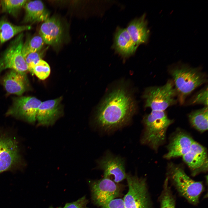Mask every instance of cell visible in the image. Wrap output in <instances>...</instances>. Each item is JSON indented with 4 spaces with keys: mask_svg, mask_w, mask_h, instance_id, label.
I'll return each instance as SVG.
<instances>
[{
    "mask_svg": "<svg viewBox=\"0 0 208 208\" xmlns=\"http://www.w3.org/2000/svg\"><path fill=\"white\" fill-rule=\"evenodd\" d=\"M135 110V103L131 95L125 89L117 88L100 106L96 116V122L105 131L114 130L127 124Z\"/></svg>",
    "mask_w": 208,
    "mask_h": 208,
    "instance_id": "6da1fadb",
    "label": "cell"
},
{
    "mask_svg": "<svg viewBox=\"0 0 208 208\" xmlns=\"http://www.w3.org/2000/svg\"><path fill=\"white\" fill-rule=\"evenodd\" d=\"M169 71L181 103L195 89L207 81L206 74L199 68L180 64L172 67Z\"/></svg>",
    "mask_w": 208,
    "mask_h": 208,
    "instance_id": "7a4b0ae2",
    "label": "cell"
},
{
    "mask_svg": "<svg viewBox=\"0 0 208 208\" xmlns=\"http://www.w3.org/2000/svg\"><path fill=\"white\" fill-rule=\"evenodd\" d=\"M173 121L164 111L152 110L143 118L144 128L142 143L157 151L165 142L167 130Z\"/></svg>",
    "mask_w": 208,
    "mask_h": 208,
    "instance_id": "3957f363",
    "label": "cell"
},
{
    "mask_svg": "<svg viewBox=\"0 0 208 208\" xmlns=\"http://www.w3.org/2000/svg\"><path fill=\"white\" fill-rule=\"evenodd\" d=\"M166 174L168 180L181 196L193 205L198 203L200 196L204 190L203 183L193 180L181 165L172 162L168 164Z\"/></svg>",
    "mask_w": 208,
    "mask_h": 208,
    "instance_id": "277c9868",
    "label": "cell"
},
{
    "mask_svg": "<svg viewBox=\"0 0 208 208\" xmlns=\"http://www.w3.org/2000/svg\"><path fill=\"white\" fill-rule=\"evenodd\" d=\"M177 96L173 82L172 80L169 79L163 86L147 88L143 97L145 107H149L153 110L164 111L176 103Z\"/></svg>",
    "mask_w": 208,
    "mask_h": 208,
    "instance_id": "5b68a950",
    "label": "cell"
},
{
    "mask_svg": "<svg viewBox=\"0 0 208 208\" xmlns=\"http://www.w3.org/2000/svg\"><path fill=\"white\" fill-rule=\"evenodd\" d=\"M128 192L123 199L125 208H152L145 178L127 174Z\"/></svg>",
    "mask_w": 208,
    "mask_h": 208,
    "instance_id": "8992f818",
    "label": "cell"
},
{
    "mask_svg": "<svg viewBox=\"0 0 208 208\" xmlns=\"http://www.w3.org/2000/svg\"><path fill=\"white\" fill-rule=\"evenodd\" d=\"M23 38V32L18 34L1 55L0 72L8 68L22 73L29 71L22 53Z\"/></svg>",
    "mask_w": 208,
    "mask_h": 208,
    "instance_id": "52a82bcc",
    "label": "cell"
},
{
    "mask_svg": "<svg viewBox=\"0 0 208 208\" xmlns=\"http://www.w3.org/2000/svg\"><path fill=\"white\" fill-rule=\"evenodd\" d=\"M91 187L93 202L96 205L101 207L120 196L123 188L119 183L104 177L93 181Z\"/></svg>",
    "mask_w": 208,
    "mask_h": 208,
    "instance_id": "ba28073f",
    "label": "cell"
},
{
    "mask_svg": "<svg viewBox=\"0 0 208 208\" xmlns=\"http://www.w3.org/2000/svg\"><path fill=\"white\" fill-rule=\"evenodd\" d=\"M42 102L35 97H17L14 99L12 106L6 114L34 123L36 120L37 113Z\"/></svg>",
    "mask_w": 208,
    "mask_h": 208,
    "instance_id": "9c48e42d",
    "label": "cell"
},
{
    "mask_svg": "<svg viewBox=\"0 0 208 208\" xmlns=\"http://www.w3.org/2000/svg\"><path fill=\"white\" fill-rule=\"evenodd\" d=\"M18 148L14 138L4 134L0 135V174L14 169L19 163Z\"/></svg>",
    "mask_w": 208,
    "mask_h": 208,
    "instance_id": "30bf717a",
    "label": "cell"
},
{
    "mask_svg": "<svg viewBox=\"0 0 208 208\" xmlns=\"http://www.w3.org/2000/svg\"><path fill=\"white\" fill-rule=\"evenodd\" d=\"M182 157L192 176L208 171L207 149L198 142L194 141L189 150Z\"/></svg>",
    "mask_w": 208,
    "mask_h": 208,
    "instance_id": "8fae6325",
    "label": "cell"
},
{
    "mask_svg": "<svg viewBox=\"0 0 208 208\" xmlns=\"http://www.w3.org/2000/svg\"><path fill=\"white\" fill-rule=\"evenodd\" d=\"M99 168L103 171V177L119 183L126 179L125 161L122 158L108 153L98 161Z\"/></svg>",
    "mask_w": 208,
    "mask_h": 208,
    "instance_id": "7c38bea8",
    "label": "cell"
},
{
    "mask_svg": "<svg viewBox=\"0 0 208 208\" xmlns=\"http://www.w3.org/2000/svg\"><path fill=\"white\" fill-rule=\"evenodd\" d=\"M194 141L187 132L182 129H177L170 137L166 147L167 152L164 155V158L169 159L182 157L189 150Z\"/></svg>",
    "mask_w": 208,
    "mask_h": 208,
    "instance_id": "4fadbf2b",
    "label": "cell"
},
{
    "mask_svg": "<svg viewBox=\"0 0 208 208\" xmlns=\"http://www.w3.org/2000/svg\"><path fill=\"white\" fill-rule=\"evenodd\" d=\"M62 97L42 102L37 112L36 120L39 125H53L62 112L61 104Z\"/></svg>",
    "mask_w": 208,
    "mask_h": 208,
    "instance_id": "5bb4252c",
    "label": "cell"
},
{
    "mask_svg": "<svg viewBox=\"0 0 208 208\" xmlns=\"http://www.w3.org/2000/svg\"><path fill=\"white\" fill-rule=\"evenodd\" d=\"M2 83L8 92L18 95L23 93L29 86L26 73H20L13 70L5 75Z\"/></svg>",
    "mask_w": 208,
    "mask_h": 208,
    "instance_id": "9a60e30c",
    "label": "cell"
},
{
    "mask_svg": "<svg viewBox=\"0 0 208 208\" xmlns=\"http://www.w3.org/2000/svg\"><path fill=\"white\" fill-rule=\"evenodd\" d=\"M62 31L59 21L54 17H49L41 26L40 34L46 43L54 45L61 42Z\"/></svg>",
    "mask_w": 208,
    "mask_h": 208,
    "instance_id": "2e32d148",
    "label": "cell"
},
{
    "mask_svg": "<svg viewBox=\"0 0 208 208\" xmlns=\"http://www.w3.org/2000/svg\"><path fill=\"white\" fill-rule=\"evenodd\" d=\"M147 24L144 14L140 18L132 21L126 29L132 40L138 47L148 41L150 31Z\"/></svg>",
    "mask_w": 208,
    "mask_h": 208,
    "instance_id": "e0dca14e",
    "label": "cell"
},
{
    "mask_svg": "<svg viewBox=\"0 0 208 208\" xmlns=\"http://www.w3.org/2000/svg\"><path fill=\"white\" fill-rule=\"evenodd\" d=\"M23 8L25 12L24 23L44 21L49 18L48 12L41 1H28Z\"/></svg>",
    "mask_w": 208,
    "mask_h": 208,
    "instance_id": "ac0fdd59",
    "label": "cell"
},
{
    "mask_svg": "<svg viewBox=\"0 0 208 208\" xmlns=\"http://www.w3.org/2000/svg\"><path fill=\"white\" fill-rule=\"evenodd\" d=\"M114 46L116 50L122 55H131L138 46L134 43L126 29L119 28L115 35Z\"/></svg>",
    "mask_w": 208,
    "mask_h": 208,
    "instance_id": "d6986e66",
    "label": "cell"
},
{
    "mask_svg": "<svg viewBox=\"0 0 208 208\" xmlns=\"http://www.w3.org/2000/svg\"><path fill=\"white\" fill-rule=\"evenodd\" d=\"M29 25H16L4 19L0 20V43L8 41L15 35L30 29Z\"/></svg>",
    "mask_w": 208,
    "mask_h": 208,
    "instance_id": "ffe728a7",
    "label": "cell"
},
{
    "mask_svg": "<svg viewBox=\"0 0 208 208\" xmlns=\"http://www.w3.org/2000/svg\"><path fill=\"white\" fill-rule=\"evenodd\" d=\"M208 107L193 111L189 114L188 117L192 126L201 133L208 129Z\"/></svg>",
    "mask_w": 208,
    "mask_h": 208,
    "instance_id": "44dd1931",
    "label": "cell"
},
{
    "mask_svg": "<svg viewBox=\"0 0 208 208\" xmlns=\"http://www.w3.org/2000/svg\"><path fill=\"white\" fill-rule=\"evenodd\" d=\"M166 177L164 180L163 189L159 198L160 208H176L175 199L168 185Z\"/></svg>",
    "mask_w": 208,
    "mask_h": 208,
    "instance_id": "7402d4cb",
    "label": "cell"
},
{
    "mask_svg": "<svg viewBox=\"0 0 208 208\" xmlns=\"http://www.w3.org/2000/svg\"><path fill=\"white\" fill-rule=\"evenodd\" d=\"M27 1L26 0H3L1 1L0 3L3 12L16 17Z\"/></svg>",
    "mask_w": 208,
    "mask_h": 208,
    "instance_id": "603a6c76",
    "label": "cell"
},
{
    "mask_svg": "<svg viewBox=\"0 0 208 208\" xmlns=\"http://www.w3.org/2000/svg\"><path fill=\"white\" fill-rule=\"evenodd\" d=\"M44 41L42 38L39 36H36L27 40L24 43L22 53L24 57L28 54L38 52L42 48Z\"/></svg>",
    "mask_w": 208,
    "mask_h": 208,
    "instance_id": "cb8c5ba5",
    "label": "cell"
},
{
    "mask_svg": "<svg viewBox=\"0 0 208 208\" xmlns=\"http://www.w3.org/2000/svg\"><path fill=\"white\" fill-rule=\"evenodd\" d=\"M50 67L45 61L41 60L32 68L31 73L34 74L39 79L44 80L49 76Z\"/></svg>",
    "mask_w": 208,
    "mask_h": 208,
    "instance_id": "d4e9b609",
    "label": "cell"
},
{
    "mask_svg": "<svg viewBox=\"0 0 208 208\" xmlns=\"http://www.w3.org/2000/svg\"><path fill=\"white\" fill-rule=\"evenodd\" d=\"M190 104H203L208 106V87L207 86L197 92L190 99Z\"/></svg>",
    "mask_w": 208,
    "mask_h": 208,
    "instance_id": "484cf974",
    "label": "cell"
},
{
    "mask_svg": "<svg viewBox=\"0 0 208 208\" xmlns=\"http://www.w3.org/2000/svg\"><path fill=\"white\" fill-rule=\"evenodd\" d=\"M42 55L38 51L29 53L24 57L28 68L31 72L33 67L42 59Z\"/></svg>",
    "mask_w": 208,
    "mask_h": 208,
    "instance_id": "4316f807",
    "label": "cell"
},
{
    "mask_svg": "<svg viewBox=\"0 0 208 208\" xmlns=\"http://www.w3.org/2000/svg\"><path fill=\"white\" fill-rule=\"evenodd\" d=\"M88 202V200L84 196L75 201L66 203L63 207L50 208H88L87 206Z\"/></svg>",
    "mask_w": 208,
    "mask_h": 208,
    "instance_id": "83f0119b",
    "label": "cell"
},
{
    "mask_svg": "<svg viewBox=\"0 0 208 208\" xmlns=\"http://www.w3.org/2000/svg\"><path fill=\"white\" fill-rule=\"evenodd\" d=\"M101 208H125L123 199L116 198L114 199Z\"/></svg>",
    "mask_w": 208,
    "mask_h": 208,
    "instance_id": "f1b7e54d",
    "label": "cell"
}]
</instances>
